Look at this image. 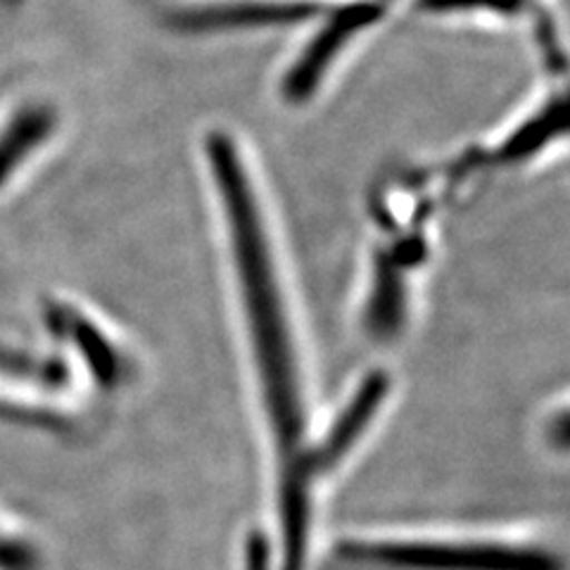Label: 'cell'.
Returning a JSON list of instances; mask_svg holds the SVG:
<instances>
[{"label":"cell","mask_w":570,"mask_h":570,"mask_svg":"<svg viewBox=\"0 0 570 570\" xmlns=\"http://www.w3.org/2000/svg\"><path fill=\"white\" fill-rule=\"evenodd\" d=\"M209 157L230 219L249 331H253L259 376L283 459L281 519L299 521L309 515L307 488L312 471L307 461L299 456L305 419H302L297 366L288 321H285L281 305L272 253L262 230L257 200L253 188H249V178L245 176L234 140L226 136H212Z\"/></svg>","instance_id":"6da1fadb"},{"label":"cell","mask_w":570,"mask_h":570,"mask_svg":"<svg viewBox=\"0 0 570 570\" xmlns=\"http://www.w3.org/2000/svg\"><path fill=\"white\" fill-rule=\"evenodd\" d=\"M345 559L392 570H557L544 549L461 540H360L343 547Z\"/></svg>","instance_id":"7a4b0ae2"},{"label":"cell","mask_w":570,"mask_h":570,"mask_svg":"<svg viewBox=\"0 0 570 570\" xmlns=\"http://www.w3.org/2000/svg\"><path fill=\"white\" fill-rule=\"evenodd\" d=\"M385 392H387L385 373H373V376L364 381L360 392H356L352 402L347 404L345 414L333 425L328 440L321 444L314 456H309L312 473L321 469H331L333 463L352 448L356 438H360L364 428L371 423V416L379 412V406L385 400Z\"/></svg>","instance_id":"3957f363"},{"label":"cell","mask_w":570,"mask_h":570,"mask_svg":"<svg viewBox=\"0 0 570 570\" xmlns=\"http://www.w3.org/2000/svg\"><path fill=\"white\" fill-rule=\"evenodd\" d=\"M561 119H563V102L559 100L557 105H551V107H547V110H542L538 119L528 121L525 127L502 148V157L504 159H521L525 155H532L540 146H544L551 136V127H554V121H561Z\"/></svg>","instance_id":"277c9868"}]
</instances>
